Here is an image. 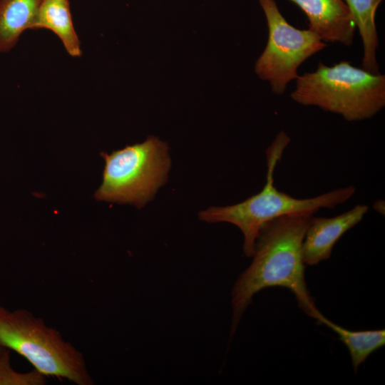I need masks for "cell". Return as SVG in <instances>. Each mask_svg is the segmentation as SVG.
<instances>
[{
	"mask_svg": "<svg viewBox=\"0 0 385 385\" xmlns=\"http://www.w3.org/2000/svg\"><path fill=\"white\" fill-rule=\"evenodd\" d=\"M0 344L27 359L46 376L93 385L84 356L61 333L26 309L0 306Z\"/></svg>",
	"mask_w": 385,
	"mask_h": 385,
	"instance_id": "cell-4",
	"label": "cell"
},
{
	"mask_svg": "<svg viewBox=\"0 0 385 385\" xmlns=\"http://www.w3.org/2000/svg\"><path fill=\"white\" fill-rule=\"evenodd\" d=\"M383 0H344L353 17L363 43L361 68L372 73H380L376 58L379 37L376 14Z\"/></svg>",
	"mask_w": 385,
	"mask_h": 385,
	"instance_id": "cell-10",
	"label": "cell"
},
{
	"mask_svg": "<svg viewBox=\"0 0 385 385\" xmlns=\"http://www.w3.org/2000/svg\"><path fill=\"white\" fill-rule=\"evenodd\" d=\"M10 349L4 346L0 351V385H43L46 376L36 369L21 373L15 371L10 360Z\"/></svg>",
	"mask_w": 385,
	"mask_h": 385,
	"instance_id": "cell-13",
	"label": "cell"
},
{
	"mask_svg": "<svg viewBox=\"0 0 385 385\" xmlns=\"http://www.w3.org/2000/svg\"><path fill=\"white\" fill-rule=\"evenodd\" d=\"M312 212L285 215L266 223L255 241L252 261L240 275L231 292L232 334L257 292L270 287H283L295 296L299 307L320 323L324 317L307 287L302 242Z\"/></svg>",
	"mask_w": 385,
	"mask_h": 385,
	"instance_id": "cell-1",
	"label": "cell"
},
{
	"mask_svg": "<svg viewBox=\"0 0 385 385\" xmlns=\"http://www.w3.org/2000/svg\"><path fill=\"white\" fill-rule=\"evenodd\" d=\"M289 142L290 138L282 130L267 148L266 183L260 192L241 202L211 207L199 213L200 219L203 221L225 222L237 226L244 237L243 251L247 257L252 256L259 233L268 222L289 214L315 213L321 208L334 209L355 193V187L350 185L314 197L299 199L278 190L274 185V172Z\"/></svg>",
	"mask_w": 385,
	"mask_h": 385,
	"instance_id": "cell-2",
	"label": "cell"
},
{
	"mask_svg": "<svg viewBox=\"0 0 385 385\" xmlns=\"http://www.w3.org/2000/svg\"><path fill=\"white\" fill-rule=\"evenodd\" d=\"M290 98L340 115L347 121L372 118L385 106V76L342 61L332 66L319 62L314 71L299 75Z\"/></svg>",
	"mask_w": 385,
	"mask_h": 385,
	"instance_id": "cell-3",
	"label": "cell"
},
{
	"mask_svg": "<svg viewBox=\"0 0 385 385\" xmlns=\"http://www.w3.org/2000/svg\"><path fill=\"white\" fill-rule=\"evenodd\" d=\"M42 0H0V52L9 51L24 31L35 29Z\"/></svg>",
	"mask_w": 385,
	"mask_h": 385,
	"instance_id": "cell-9",
	"label": "cell"
},
{
	"mask_svg": "<svg viewBox=\"0 0 385 385\" xmlns=\"http://www.w3.org/2000/svg\"><path fill=\"white\" fill-rule=\"evenodd\" d=\"M258 1L266 17L268 39L256 61L255 71L260 79L270 83L274 93L280 96L299 76V67L327 44L309 29L289 24L274 0Z\"/></svg>",
	"mask_w": 385,
	"mask_h": 385,
	"instance_id": "cell-6",
	"label": "cell"
},
{
	"mask_svg": "<svg viewBox=\"0 0 385 385\" xmlns=\"http://www.w3.org/2000/svg\"><path fill=\"white\" fill-rule=\"evenodd\" d=\"M297 5L309 21L308 29L322 41L353 43L356 26L344 0H289Z\"/></svg>",
	"mask_w": 385,
	"mask_h": 385,
	"instance_id": "cell-7",
	"label": "cell"
},
{
	"mask_svg": "<svg viewBox=\"0 0 385 385\" xmlns=\"http://www.w3.org/2000/svg\"><path fill=\"white\" fill-rule=\"evenodd\" d=\"M384 201L382 200H376L373 207H374V209L380 212L381 214L383 213V215H384Z\"/></svg>",
	"mask_w": 385,
	"mask_h": 385,
	"instance_id": "cell-14",
	"label": "cell"
},
{
	"mask_svg": "<svg viewBox=\"0 0 385 385\" xmlns=\"http://www.w3.org/2000/svg\"><path fill=\"white\" fill-rule=\"evenodd\" d=\"M4 348V346H2L1 344H0V351L1 350Z\"/></svg>",
	"mask_w": 385,
	"mask_h": 385,
	"instance_id": "cell-15",
	"label": "cell"
},
{
	"mask_svg": "<svg viewBox=\"0 0 385 385\" xmlns=\"http://www.w3.org/2000/svg\"><path fill=\"white\" fill-rule=\"evenodd\" d=\"M105 160L103 181L94 197L140 208L167 181L170 168L168 146L155 136L112 152Z\"/></svg>",
	"mask_w": 385,
	"mask_h": 385,
	"instance_id": "cell-5",
	"label": "cell"
},
{
	"mask_svg": "<svg viewBox=\"0 0 385 385\" xmlns=\"http://www.w3.org/2000/svg\"><path fill=\"white\" fill-rule=\"evenodd\" d=\"M55 33L72 56H80V41L73 27L68 0H42L35 29Z\"/></svg>",
	"mask_w": 385,
	"mask_h": 385,
	"instance_id": "cell-11",
	"label": "cell"
},
{
	"mask_svg": "<svg viewBox=\"0 0 385 385\" xmlns=\"http://www.w3.org/2000/svg\"><path fill=\"white\" fill-rule=\"evenodd\" d=\"M368 210L366 205H357L333 217H313L302 242L304 264L314 265L329 258L338 240L360 222Z\"/></svg>",
	"mask_w": 385,
	"mask_h": 385,
	"instance_id": "cell-8",
	"label": "cell"
},
{
	"mask_svg": "<svg viewBox=\"0 0 385 385\" xmlns=\"http://www.w3.org/2000/svg\"><path fill=\"white\" fill-rule=\"evenodd\" d=\"M320 324L332 329L347 347L355 373L358 367L374 351L385 344V330L351 331L323 317Z\"/></svg>",
	"mask_w": 385,
	"mask_h": 385,
	"instance_id": "cell-12",
	"label": "cell"
}]
</instances>
